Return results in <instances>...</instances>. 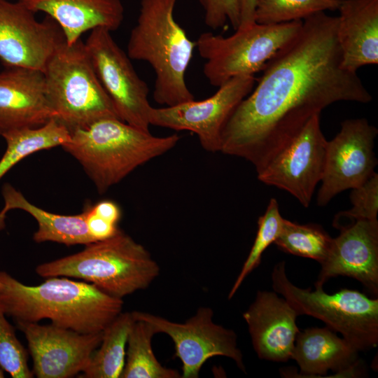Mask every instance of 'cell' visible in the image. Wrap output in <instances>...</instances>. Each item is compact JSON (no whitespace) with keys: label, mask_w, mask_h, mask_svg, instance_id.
<instances>
[{"label":"cell","mask_w":378,"mask_h":378,"mask_svg":"<svg viewBox=\"0 0 378 378\" xmlns=\"http://www.w3.org/2000/svg\"><path fill=\"white\" fill-rule=\"evenodd\" d=\"M337 40L342 67L356 72L378 64V0H341Z\"/></svg>","instance_id":"19"},{"label":"cell","mask_w":378,"mask_h":378,"mask_svg":"<svg viewBox=\"0 0 378 378\" xmlns=\"http://www.w3.org/2000/svg\"><path fill=\"white\" fill-rule=\"evenodd\" d=\"M134 322L132 312H122L106 327L101 343L80 377H120L125 363L127 339Z\"/></svg>","instance_id":"24"},{"label":"cell","mask_w":378,"mask_h":378,"mask_svg":"<svg viewBox=\"0 0 378 378\" xmlns=\"http://www.w3.org/2000/svg\"><path fill=\"white\" fill-rule=\"evenodd\" d=\"M284 220L276 200L272 198L265 214L258 220V230L254 242L228 294L229 300L234 296L246 276L258 267L264 251L279 237Z\"/></svg>","instance_id":"28"},{"label":"cell","mask_w":378,"mask_h":378,"mask_svg":"<svg viewBox=\"0 0 378 378\" xmlns=\"http://www.w3.org/2000/svg\"><path fill=\"white\" fill-rule=\"evenodd\" d=\"M132 314L134 320L150 323L157 333H164L172 340L175 356L182 363L181 377L198 378L204 363L217 356L231 358L246 372L236 333L214 321L211 308L199 307L196 313L183 323L144 312L134 311Z\"/></svg>","instance_id":"9"},{"label":"cell","mask_w":378,"mask_h":378,"mask_svg":"<svg viewBox=\"0 0 378 378\" xmlns=\"http://www.w3.org/2000/svg\"><path fill=\"white\" fill-rule=\"evenodd\" d=\"M341 0H257L255 22L274 24L303 20L316 13L338 10Z\"/></svg>","instance_id":"27"},{"label":"cell","mask_w":378,"mask_h":378,"mask_svg":"<svg viewBox=\"0 0 378 378\" xmlns=\"http://www.w3.org/2000/svg\"><path fill=\"white\" fill-rule=\"evenodd\" d=\"M237 1L240 12V24L237 29L248 27L255 23V11L257 0H237Z\"/></svg>","instance_id":"34"},{"label":"cell","mask_w":378,"mask_h":378,"mask_svg":"<svg viewBox=\"0 0 378 378\" xmlns=\"http://www.w3.org/2000/svg\"><path fill=\"white\" fill-rule=\"evenodd\" d=\"M85 246L78 253L39 265L36 272L42 277L83 279L120 299L147 288L160 274L150 252L120 229L110 238Z\"/></svg>","instance_id":"5"},{"label":"cell","mask_w":378,"mask_h":378,"mask_svg":"<svg viewBox=\"0 0 378 378\" xmlns=\"http://www.w3.org/2000/svg\"><path fill=\"white\" fill-rule=\"evenodd\" d=\"M0 308L15 323H51L81 333L102 332L121 312L122 299L90 283L52 276L38 286H27L0 271Z\"/></svg>","instance_id":"2"},{"label":"cell","mask_w":378,"mask_h":378,"mask_svg":"<svg viewBox=\"0 0 378 378\" xmlns=\"http://www.w3.org/2000/svg\"><path fill=\"white\" fill-rule=\"evenodd\" d=\"M332 239L319 225H301L284 218L274 244L285 253L311 258L321 264L328 253Z\"/></svg>","instance_id":"26"},{"label":"cell","mask_w":378,"mask_h":378,"mask_svg":"<svg viewBox=\"0 0 378 378\" xmlns=\"http://www.w3.org/2000/svg\"><path fill=\"white\" fill-rule=\"evenodd\" d=\"M19 1L0 0V61L6 68L43 71L55 52L66 42L59 24L49 16L38 21Z\"/></svg>","instance_id":"14"},{"label":"cell","mask_w":378,"mask_h":378,"mask_svg":"<svg viewBox=\"0 0 378 378\" xmlns=\"http://www.w3.org/2000/svg\"><path fill=\"white\" fill-rule=\"evenodd\" d=\"M4 377V373L3 369L0 367V378Z\"/></svg>","instance_id":"35"},{"label":"cell","mask_w":378,"mask_h":378,"mask_svg":"<svg viewBox=\"0 0 378 378\" xmlns=\"http://www.w3.org/2000/svg\"><path fill=\"white\" fill-rule=\"evenodd\" d=\"M302 26V20L274 24L255 22L227 37L211 32L201 34L195 43L199 55L205 60L204 76L218 88L233 77L254 76L298 34Z\"/></svg>","instance_id":"8"},{"label":"cell","mask_w":378,"mask_h":378,"mask_svg":"<svg viewBox=\"0 0 378 378\" xmlns=\"http://www.w3.org/2000/svg\"><path fill=\"white\" fill-rule=\"evenodd\" d=\"M90 207L94 213L115 224H118L121 218L120 208L113 201L102 200L90 206Z\"/></svg>","instance_id":"33"},{"label":"cell","mask_w":378,"mask_h":378,"mask_svg":"<svg viewBox=\"0 0 378 378\" xmlns=\"http://www.w3.org/2000/svg\"><path fill=\"white\" fill-rule=\"evenodd\" d=\"M0 308V367L13 378H31L27 350Z\"/></svg>","instance_id":"29"},{"label":"cell","mask_w":378,"mask_h":378,"mask_svg":"<svg viewBox=\"0 0 378 378\" xmlns=\"http://www.w3.org/2000/svg\"><path fill=\"white\" fill-rule=\"evenodd\" d=\"M84 212L88 231L94 241L110 238L118 231V224L97 214L90 206Z\"/></svg>","instance_id":"32"},{"label":"cell","mask_w":378,"mask_h":378,"mask_svg":"<svg viewBox=\"0 0 378 378\" xmlns=\"http://www.w3.org/2000/svg\"><path fill=\"white\" fill-rule=\"evenodd\" d=\"M62 147L82 165L103 193L138 167L173 148L177 134L155 136L118 118H104L70 132Z\"/></svg>","instance_id":"3"},{"label":"cell","mask_w":378,"mask_h":378,"mask_svg":"<svg viewBox=\"0 0 378 378\" xmlns=\"http://www.w3.org/2000/svg\"><path fill=\"white\" fill-rule=\"evenodd\" d=\"M4 207L0 211V230L5 227L6 214L11 209H21L37 221L38 230L34 234L36 242L55 241L66 246L94 242L90 236L83 211L77 215H60L43 210L29 202L10 183L2 186Z\"/></svg>","instance_id":"22"},{"label":"cell","mask_w":378,"mask_h":378,"mask_svg":"<svg viewBox=\"0 0 378 378\" xmlns=\"http://www.w3.org/2000/svg\"><path fill=\"white\" fill-rule=\"evenodd\" d=\"M358 351L328 327L310 328L298 332L291 359L298 364L301 377H321L329 370L355 377Z\"/></svg>","instance_id":"21"},{"label":"cell","mask_w":378,"mask_h":378,"mask_svg":"<svg viewBox=\"0 0 378 378\" xmlns=\"http://www.w3.org/2000/svg\"><path fill=\"white\" fill-rule=\"evenodd\" d=\"M296 310L275 291L258 290L243 314L253 347L260 359L286 362L291 358L299 329Z\"/></svg>","instance_id":"17"},{"label":"cell","mask_w":378,"mask_h":378,"mask_svg":"<svg viewBox=\"0 0 378 378\" xmlns=\"http://www.w3.org/2000/svg\"><path fill=\"white\" fill-rule=\"evenodd\" d=\"M255 78L242 75L232 78L204 100L162 108L151 107L150 125L197 134L202 148L209 152L220 150L221 134L233 111L254 88Z\"/></svg>","instance_id":"11"},{"label":"cell","mask_w":378,"mask_h":378,"mask_svg":"<svg viewBox=\"0 0 378 378\" xmlns=\"http://www.w3.org/2000/svg\"><path fill=\"white\" fill-rule=\"evenodd\" d=\"M6 142V149L0 160V180L16 164L31 154L55 146H62L70 141L69 130L55 118L36 127H24L1 134Z\"/></svg>","instance_id":"23"},{"label":"cell","mask_w":378,"mask_h":378,"mask_svg":"<svg viewBox=\"0 0 378 378\" xmlns=\"http://www.w3.org/2000/svg\"><path fill=\"white\" fill-rule=\"evenodd\" d=\"M177 1L141 0L127 48L131 59L151 66L155 75L153 99L166 106L195 99L185 76L196 43L174 18Z\"/></svg>","instance_id":"4"},{"label":"cell","mask_w":378,"mask_h":378,"mask_svg":"<svg viewBox=\"0 0 378 378\" xmlns=\"http://www.w3.org/2000/svg\"><path fill=\"white\" fill-rule=\"evenodd\" d=\"M1 283H0V289H1Z\"/></svg>","instance_id":"36"},{"label":"cell","mask_w":378,"mask_h":378,"mask_svg":"<svg viewBox=\"0 0 378 378\" xmlns=\"http://www.w3.org/2000/svg\"><path fill=\"white\" fill-rule=\"evenodd\" d=\"M43 73L54 118L70 132L102 118H120L81 38L71 45L64 42L48 61Z\"/></svg>","instance_id":"6"},{"label":"cell","mask_w":378,"mask_h":378,"mask_svg":"<svg viewBox=\"0 0 378 378\" xmlns=\"http://www.w3.org/2000/svg\"><path fill=\"white\" fill-rule=\"evenodd\" d=\"M157 334L148 323L134 320L129 333L125 366L121 378H179L175 369L163 366L152 348V339Z\"/></svg>","instance_id":"25"},{"label":"cell","mask_w":378,"mask_h":378,"mask_svg":"<svg viewBox=\"0 0 378 378\" xmlns=\"http://www.w3.org/2000/svg\"><path fill=\"white\" fill-rule=\"evenodd\" d=\"M34 13L43 12L62 29L67 44L95 28L118 29L124 18L120 0H18Z\"/></svg>","instance_id":"20"},{"label":"cell","mask_w":378,"mask_h":378,"mask_svg":"<svg viewBox=\"0 0 378 378\" xmlns=\"http://www.w3.org/2000/svg\"><path fill=\"white\" fill-rule=\"evenodd\" d=\"M204 11V22L213 29L224 27L227 20L234 30L240 24V12L237 0H200Z\"/></svg>","instance_id":"31"},{"label":"cell","mask_w":378,"mask_h":378,"mask_svg":"<svg viewBox=\"0 0 378 378\" xmlns=\"http://www.w3.org/2000/svg\"><path fill=\"white\" fill-rule=\"evenodd\" d=\"M54 118L46 95L43 71L12 67L0 72V135L36 127Z\"/></svg>","instance_id":"18"},{"label":"cell","mask_w":378,"mask_h":378,"mask_svg":"<svg viewBox=\"0 0 378 378\" xmlns=\"http://www.w3.org/2000/svg\"><path fill=\"white\" fill-rule=\"evenodd\" d=\"M337 26L338 17L323 11L302 20L298 34L266 63L257 86L227 120L220 152L246 160L258 173L328 106L372 100L357 73L342 66Z\"/></svg>","instance_id":"1"},{"label":"cell","mask_w":378,"mask_h":378,"mask_svg":"<svg viewBox=\"0 0 378 378\" xmlns=\"http://www.w3.org/2000/svg\"><path fill=\"white\" fill-rule=\"evenodd\" d=\"M327 144L320 114H316L257 173L258 179L287 191L308 207L323 175Z\"/></svg>","instance_id":"12"},{"label":"cell","mask_w":378,"mask_h":378,"mask_svg":"<svg viewBox=\"0 0 378 378\" xmlns=\"http://www.w3.org/2000/svg\"><path fill=\"white\" fill-rule=\"evenodd\" d=\"M274 291L281 294L299 315H308L324 322L358 351L378 344V299H372L356 290L343 288L328 294L323 286L315 289L295 286L288 279L286 263L275 265L272 272Z\"/></svg>","instance_id":"7"},{"label":"cell","mask_w":378,"mask_h":378,"mask_svg":"<svg viewBox=\"0 0 378 378\" xmlns=\"http://www.w3.org/2000/svg\"><path fill=\"white\" fill-rule=\"evenodd\" d=\"M351 190L350 200L352 208L339 213L335 218H347L353 222L358 220H377L378 174L374 172L365 183Z\"/></svg>","instance_id":"30"},{"label":"cell","mask_w":378,"mask_h":378,"mask_svg":"<svg viewBox=\"0 0 378 378\" xmlns=\"http://www.w3.org/2000/svg\"><path fill=\"white\" fill-rule=\"evenodd\" d=\"M314 283L323 286L330 278L344 276L360 281L372 295L378 293V221L358 220L338 227Z\"/></svg>","instance_id":"16"},{"label":"cell","mask_w":378,"mask_h":378,"mask_svg":"<svg viewBox=\"0 0 378 378\" xmlns=\"http://www.w3.org/2000/svg\"><path fill=\"white\" fill-rule=\"evenodd\" d=\"M377 133L365 118L341 123L339 133L328 141L318 206H326L340 192L360 186L375 172L377 160L373 148Z\"/></svg>","instance_id":"13"},{"label":"cell","mask_w":378,"mask_h":378,"mask_svg":"<svg viewBox=\"0 0 378 378\" xmlns=\"http://www.w3.org/2000/svg\"><path fill=\"white\" fill-rule=\"evenodd\" d=\"M38 378H69L82 372L102 338V332L81 333L53 324L18 322Z\"/></svg>","instance_id":"15"},{"label":"cell","mask_w":378,"mask_h":378,"mask_svg":"<svg viewBox=\"0 0 378 378\" xmlns=\"http://www.w3.org/2000/svg\"><path fill=\"white\" fill-rule=\"evenodd\" d=\"M111 32L102 27L90 31L85 46L92 66L120 119L150 132L148 118L152 106L148 99V85Z\"/></svg>","instance_id":"10"}]
</instances>
